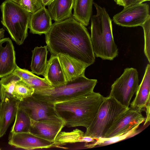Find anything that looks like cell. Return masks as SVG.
Returning a JSON list of instances; mask_svg holds the SVG:
<instances>
[{"instance_id": "28", "label": "cell", "mask_w": 150, "mask_h": 150, "mask_svg": "<svg viewBox=\"0 0 150 150\" xmlns=\"http://www.w3.org/2000/svg\"><path fill=\"white\" fill-rule=\"evenodd\" d=\"M142 26L144 30V53L149 63L150 62V16L149 17Z\"/></svg>"}, {"instance_id": "27", "label": "cell", "mask_w": 150, "mask_h": 150, "mask_svg": "<svg viewBox=\"0 0 150 150\" xmlns=\"http://www.w3.org/2000/svg\"><path fill=\"white\" fill-rule=\"evenodd\" d=\"M34 90V91L50 89L53 87L44 78L35 76L28 80L24 81Z\"/></svg>"}, {"instance_id": "34", "label": "cell", "mask_w": 150, "mask_h": 150, "mask_svg": "<svg viewBox=\"0 0 150 150\" xmlns=\"http://www.w3.org/2000/svg\"><path fill=\"white\" fill-rule=\"evenodd\" d=\"M4 32L5 30L3 28L0 29V39H1L4 38Z\"/></svg>"}, {"instance_id": "33", "label": "cell", "mask_w": 150, "mask_h": 150, "mask_svg": "<svg viewBox=\"0 0 150 150\" xmlns=\"http://www.w3.org/2000/svg\"><path fill=\"white\" fill-rule=\"evenodd\" d=\"M52 0H42V4L43 6H48L51 3Z\"/></svg>"}, {"instance_id": "13", "label": "cell", "mask_w": 150, "mask_h": 150, "mask_svg": "<svg viewBox=\"0 0 150 150\" xmlns=\"http://www.w3.org/2000/svg\"><path fill=\"white\" fill-rule=\"evenodd\" d=\"M65 126L64 122L37 121L31 119L29 132L41 138L54 142Z\"/></svg>"}, {"instance_id": "25", "label": "cell", "mask_w": 150, "mask_h": 150, "mask_svg": "<svg viewBox=\"0 0 150 150\" xmlns=\"http://www.w3.org/2000/svg\"><path fill=\"white\" fill-rule=\"evenodd\" d=\"M34 92L33 88L24 81L21 80L16 83L13 96L15 98L20 101L32 96Z\"/></svg>"}, {"instance_id": "10", "label": "cell", "mask_w": 150, "mask_h": 150, "mask_svg": "<svg viewBox=\"0 0 150 150\" xmlns=\"http://www.w3.org/2000/svg\"><path fill=\"white\" fill-rule=\"evenodd\" d=\"M141 112L130 107L122 113L106 134L104 138H110L125 134L145 122Z\"/></svg>"}, {"instance_id": "18", "label": "cell", "mask_w": 150, "mask_h": 150, "mask_svg": "<svg viewBox=\"0 0 150 150\" xmlns=\"http://www.w3.org/2000/svg\"><path fill=\"white\" fill-rule=\"evenodd\" d=\"M53 87L65 84L66 81L57 55H51L43 76Z\"/></svg>"}, {"instance_id": "30", "label": "cell", "mask_w": 150, "mask_h": 150, "mask_svg": "<svg viewBox=\"0 0 150 150\" xmlns=\"http://www.w3.org/2000/svg\"><path fill=\"white\" fill-rule=\"evenodd\" d=\"M13 72L23 81L28 80L36 76L31 71L26 69H21L17 65Z\"/></svg>"}, {"instance_id": "19", "label": "cell", "mask_w": 150, "mask_h": 150, "mask_svg": "<svg viewBox=\"0 0 150 150\" xmlns=\"http://www.w3.org/2000/svg\"><path fill=\"white\" fill-rule=\"evenodd\" d=\"M74 0H52L48 6V10L52 19L59 22L72 16Z\"/></svg>"}, {"instance_id": "29", "label": "cell", "mask_w": 150, "mask_h": 150, "mask_svg": "<svg viewBox=\"0 0 150 150\" xmlns=\"http://www.w3.org/2000/svg\"><path fill=\"white\" fill-rule=\"evenodd\" d=\"M20 5L26 11L32 13L42 7L33 0H21Z\"/></svg>"}, {"instance_id": "2", "label": "cell", "mask_w": 150, "mask_h": 150, "mask_svg": "<svg viewBox=\"0 0 150 150\" xmlns=\"http://www.w3.org/2000/svg\"><path fill=\"white\" fill-rule=\"evenodd\" d=\"M105 97L94 91L54 104V108L68 127L87 128L94 119Z\"/></svg>"}, {"instance_id": "8", "label": "cell", "mask_w": 150, "mask_h": 150, "mask_svg": "<svg viewBox=\"0 0 150 150\" xmlns=\"http://www.w3.org/2000/svg\"><path fill=\"white\" fill-rule=\"evenodd\" d=\"M18 106L26 112L30 119L35 121L64 122L57 113L53 104L39 100L32 96L19 101Z\"/></svg>"}, {"instance_id": "23", "label": "cell", "mask_w": 150, "mask_h": 150, "mask_svg": "<svg viewBox=\"0 0 150 150\" xmlns=\"http://www.w3.org/2000/svg\"><path fill=\"white\" fill-rule=\"evenodd\" d=\"M30 120L26 112L18 105L15 121L11 133L29 132Z\"/></svg>"}, {"instance_id": "6", "label": "cell", "mask_w": 150, "mask_h": 150, "mask_svg": "<svg viewBox=\"0 0 150 150\" xmlns=\"http://www.w3.org/2000/svg\"><path fill=\"white\" fill-rule=\"evenodd\" d=\"M128 108L112 97H105L94 119L86 128L84 136L91 137L95 139L104 138L116 120Z\"/></svg>"}, {"instance_id": "20", "label": "cell", "mask_w": 150, "mask_h": 150, "mask_svg": "<svg viewBox=\"0 0 150 150\" xmlns=\"http://www.w3.org/2000/svg\"><path fill=\"white\" fill-rule=\"evenodd\" d=\"M93 0H74L73 17L85 26L91 17Z\"/></svg>"}, {"instance_id": "15", "label": "cell", "mask_w": 150, "mask_h": 150, "mask_svg": "<svg viewBox=\"0 0 150 150\" xmlns=\"http://www.w3.org/2000/svg\"><path fill=\"white\" fill-rule=\"evenodd\" d=\"M52 18L45 6L31 13L28 28L30 32L33 34H45L52 26Z\"/></svg>"}, {"instance_id": "17", "label": "cell", "mask_w": 150, "mask_h": 150, "mask_svg": "<svg viewBox=\"0 0 150 150\" xmlns=\"http://www.w3.org/2000/svg\"><path fill=\"white\" fill-rule=\"evenodd\" d=\"M57 55L66 82L84 74L87 65L65 54Z\"/></svg>"}, {"instance_id": "11", "label": "cell", "mask_w": 150, "mask_h": 150, "mask_svg": "<svg viewBox=\"0 0 150 150\" xmlns=\"http://www.w3.org/2000/svg\"><path fill=\"white\" fill-rule=\"evenodd\" d=\"M8 143L16 148L26 150L56 147L54 142L41 138L29 132L11 133Z\"/></svg>"}, {"instance_id": "36", "label": "cell", "mask_w": 150, "mask_h": 150, "mask_svg": "<svg viewBox=\"0 0 150 150\" xmlns=\"http://www.w3.org/2000/svg\"><path fill=\"white\" fill-rule=\"evenodd\" d=\"M36 3L40 6H43L42 4V0H33Z\"/></svg>"}, {"instance_id": "31", "label": "cell", "mask_w": 150, "mask_h": 150, "mask_svg": "<svg viewBox=\"0 0 150 150\" xmlns=\"http://www.w3.org/2000/svg\"><path fill=\"white\" fill-rule=\"evenodd\" d=\"M146 108V117L145 118L144 125L150 121V102L148 103Z\"/></svg>"}, {"instance_id": "9", "label": "cell", "mask_w": 150, "mask_h": 150, "mask_svg": "<svg viewBox=\"0 0 150 150\" xmlns=\"http://www.w3.org/2000/svg\"><path fill=\"white\" fill-rule=\"evenodd\" d=\"M150 16L149 6L146 3H136L124 7L120 12L114 15L113 21L125 27L141 26Z\"/></svg>"}, {"instance_id": "32", "label": "cell", "mask_w": 150, "mask_h": 150, "mask_svg": "<svg viewBox=\"0 0 150 150\" xmlns=\"http://www.w3.org/2000/svg\"><path fill=\"white\" fill-rule=\"evenodd\" d=\"M138 0H124L123 6H128L137 3Z\"/></svg>"}, {"instance_id": "40", "label": "cell", "mask_w": 150, "mask_h": 150, "mask_svg": "<svg viewBox=\"0 0 150 150\" xmlns=\"http://www.w3.org/2000/svg\"></svg>"}, {"instance_id": "21", "label": "cell", "mask_w": 150, "mask_h": 150, "mask_svg": "<svg viewBox=\"0 0 150 150\" xmlns=\"http://www.w3.org/2000/svg\"><path fill=\"white\" fill-rule=\"evenodd\" d=\"M32 52V54L30 65L31 72L37 75L44 76L47 62V47L45 46L35 47Z\"/></svg>"}, {"instance_id": "5", "label": "cell", "mask_w": 150, "mask_h": 150, "mask_svg": "<svg viewBox=\"0 0 150 150\" xmlns=\"http://www.w3.org/2000/svg\"><path fill=\"white\" fill-rule=\"evenodd\" d=\"M1 22L12 39L18 45L22 44L28 36V29L31 13L20 5L6 0L1 5Z\"/></svg>"}, {"instance_id": "14", "label": "cell", "mask_w": 150, "mask_h": 150, "mask_svg": "<svg viewBox=\"0 0 150 150\" xmlns=\"http://www.w3.org/2000/svg\"><path fill=\"white\" fill-rule=\"evenodd\" d=\"M16 64L13 43L9 38L0 40V78L12 72Z\"/></svg>"}, {"instance_id": "35", "label": "cell", "mask_w": 150, "mask_h": 150, "mask_svg": "<svg viewBox=\"0 0 150 150\" xmlns=\"http://www.w3.org/2000/svg\"><path fill=\"white\" fill-rule=\"evenodd\" d=\"M124 0H116L117 4L120 6H123Z\"/></svg>"}, {"instance_id": "39", "label": "cell", "mask_w": 150, "mask_h": 150, "mask_svg": "<svg viewBox=\"0 0 150 150\" xmlns=\"http://www.w3.org/2000/svg\"><path fill=\"white\" fill-rule=\"evenodd\" d=\"M114 1L115 2H116V0H114Z\"/></svg>"}, {"instance_id": "26", "label": "cell", "mask_w": 150, "mask_h": 150, "mask_svg": "<svg viewBox=\"0 0 150 150\" xmlns=\"http://www.w3.org/2000/svg\"><path fill=\"white\" fill-rule=\"evenodd\" d=\"M21 80L13 72L1 77L0 80V90L13 96L16 83Z\"/></svg>"}, {"instance_id": "24", "label": "cell", "mask_w": 150, "mask_h": 150, "mask_svg": "<svg viewBox=\"0 0 150 150\" xmlns=\"http://www.w3.org/2000/svg\"><path fill=\"white\" fill-rule=\"evenodd\" d=\"M139 125H137L129 132L122 134L106 138L100 137L95 139L96 141L92 144L86 143L84 146L88 148L94 147L96 146H105L115 143L129 137L135 134Z\"/></svg>"}, {"instance_id": "37", "label": "cell", "mask_w": 150, "mask_h": 150, "mask_svg": "<svg viewBox=\"0 0 150 150\" xmlns=\"http://www.w3.org/2000/svg\"><path fill=\"white\" fill-rule=\"evenodd\" d=\"M11 1H13L19 5L20 4L21 0H10Z\"/></svg>"}, {"instance_id": "7", "label": "cell", "mask_w": 150, "mask_h": 150, "mask_svg": "<svg viewBox=\"0 0 150 150\" xmlns=\"http://www.w3.org/2000/svg\"><path fill=\"white\" fill-rule=\"evenodd\" d=\"M139 81L137 69L126 68L122 75L112 84L108 96L113 98L122 106L128 108L131 99L137 90Z\"/></svg>"}, {"instance_id": "1", "label": "cell", "mask_w": 150, "mask_h": 150, "mask_svg": "<svg viewBox=\"0 0 150 150\" xmlns=\"http://www.w3.org/2000/svg\"><path fill=\"white\" fill-rule=\"evenodd\" d=\"M45 35L51 55L65 54L88 66L94 62L95 56L87 30L73 17L55 22Z\"/></svg>"}, {"instance_id": "16", "label": "cell", "mask_w": 150, "mask_h": 150, "mask_svg": "<svg viewBox=\"0 0 150 150\" xmlns=\"http://www.w3.org/2000/svg\"><path fill=\"white\" fill-rule=\"evenodd\" d=\"M150 65H147L144 77L130 107L142 112L150 102Z\"/></svg>"}, {"instance_id": "3", "label": "cell", "mask_w": 150, "mask_h": 150, "mask_svg": "<svg viewBox=\"0 0 150 150\" xmlns=\"http://www.w3.org/2000/svg\"><path fill=\"white\" fill-rule=\"evenodd\" d=\"M93 4L96 15L91 16V38L95 56L103 59L113 60L118 55V49L113 35L111 20L104 7Z\"/></svg>"}, {"instance_id": "22", "label": "cell", "mask_w": 150, "mask_h": 150, "mask_svg": "<svg viewBox=\"0 0 150 150\" xmlns=\"http://www.w3.org/2000/svg\"><path fill=\"white\" fill-rule=\"evenodd\" d=\"M96 140L91 137L84 136V133L83 131L76 129L70 132L61 131L54 142L56 147H57L60 144L67 143L78 142L93 143Z\"/></svg>"}, {"instance_id": "12", "label": "cell", "mask_w": 150, "mask_h": 150, "mask_svg": "<svg viewBox=\"0 0 150 150\" xmlns=\"http://www.w3.org/2000/svg\"><path fill=\"white\" fill-rule=\"evenodd\" d=\"M0 138L6 133L15 118L19 100L0 90Z\"/></svg>"}, {"instance_id": "38", "label": "cell", "mask_w": 150, "mask_h": 150, "mask_svg": "<svg viewBox=\"0 0 150 150\" xmlns=\"http://www.w3.org/2000/svg\"><path fill=\"white\" fill-rule=\"evenodd\" d=\"M150 0H138L137 3H142L146 1H149Z\"/></svg>"}, {"instance_id": "4", "label": "cell", "mask_w": 150, "mask_h": 150, "mask_svg": "<svg viewBox=\"0 0 150 150\" xmlns=\"http://www.w3.org/2000/svg\"><path fill=\"white\" fill-rule=\"evenodd\" d=\"M97 83V80L88 79L83 74L62 85L34 91L32 96L42 101L53 104L92 92Z\"/></svg>"}]
</instances>
